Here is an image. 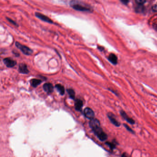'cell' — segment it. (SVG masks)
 <instances>
[{"mask_svg": "<svg viewBox=\"0 0 157 157\" xmlns=\"http://www.w3.org/2000/svg\"><path fill=\"white\" fill-rule=\"evenodd\" d=\"M70 5L75 10L84 12L91 13L93 10L90 7L80 2L72 1L70 3Z\"/></svg>", "mask_w": 157, "mask_h": 157, "instance_id": "1", "label": "cell"}, {"mask_svg": "<svg viewBox=\"0 0 157 157\" xmlns=\"http://www.w3.org/2000/svg\"><path fill=\"white\" fill-rule=\"evenodd\" d=\"M95 134L101 141H106L107 138V136L106 133H105L102 129L101 127V125H98L92 129Z\"/></svg>", "mask_w": 157, "mask_h": 157, "instance_id": "2", "label": "cell"}, {"mask_svg": "<svg viewBox=\"0 0 157 157\" xmlns=\"http://www.w3.org/2000/svg\"><path fill=\"white\" fill-rule=\"evenodd\" d=\"M15 45H16V47L19 48V49L25 55H29L33 53V50L32 49H31L26 46L21 44V43H20L18 42H16L15 43Z\"/></svg>", "mask_w": 157, "mask_h": 157, "instance_id": "3", "label": "cell"}, {"mask_svg": "<svg viewBox=\"0 0 157 157\" xmlns=\"http://www.w3.org/2000/svg\"><path fill=\"white\" fill-rule=\"evenodd\" d=\"M35 15L37 18L40 19L43 21L45 22L50 23V24H53V21L52 19H51L48 16H46L42 13H40L38 12H36Z\"/></svg>", "mask_w": 157, "mask_h": 157, "instance_id": "4", "label": "cell"}, {"mask_svg": "<svg viewBox=\"0 0 157 157\" xmlns=\"http://www.w3.org/2000/svg\"><path fill=\"white\" fill-rule=\"evenodd\" d=\"M84 115L86 117H87L88 119H91L94 118L95 117V112L93 110L90 108L86 107L84 110Z\"/></svg>", "mask_w": 157, "mask_h": 157, "instance_id": "5", "label": "cell"}, {"mask_svg": "<svg viewBox=\"0 0 157 157\" xmlns=\"http://www.w3.org/2000/svg\"><path fill=\"white\" fill-rule=\"evenodd\" d=\"M3 61L4 64L8 68L13 67L17 64V62L15 60H14L10 58H5L3 59Z\"/></svg>", "mask_w": 157, "mask_h": 157, "instance_id": "6", "label": "cell"}, {"mask_svg": "<svg viewBox=\"0 0 157 157\" xmlns=\"http://www.w3.org/2000/svg\"><path fill=\"white\" fill-rule=\"evenodd\" d=\"M107 117H108L110 121H111V122H112L113 125H114L115 126H117V127L120 126V122L117 121V119L116 118L115 116L113 113H112L111 112L108 113Z\"/></svg>", "mask_w": 157, "mask_h": 157, "instance_id": "7", "label": "cell"}, {"mask_svg": "<svg viewBox=\"0 0 157 157\" xmlns=\"http://www.w3.org/2000/svg\"><path fill=\"white\" fill-rule=\"evenodd\" d=\"M44 90L48 93H52L53 91V85L50 83H46L43 85Z\"/></svg>", "mask_w": 157, "mask_h": 157, "instance_id": "8", "label": "cell"}, {"mask_svg": "<svg viewBox=\"0 0 157 157\" xmlns=\"http://www.w3.org/2000/svg\"><path fill=\"white\" fill-rule=\"evenodd\" d=\"M120 114L122 116V117H123L125 120H126V121H127L129 123H131V124H135V121L133 120L132 118H130V117H129L124 111H122V110L120 111Z\"/></svg>", "mask_w": 157, "mask_h": 157, "instance_id": "9", "label": "cell"}, {"mask_svg": "<svg viewBox=\"0 0 157 157\" xmlns=\"http://www.w3.org/2000/svg\"><path fill=\"white\" fill-rule=\"evenodd\" d=\"M19 72L22 74H28L29 72V70L28 69L26 65L23 63L19 64Z\"/></svg>", "mask_w": 157, "mask_h": 157, "instance_id": "10", "label": "cell"}, {"mask_svg": "<svg viewBox=\"0 0 157 157\" xmlns=\"http://www.w3.org/2000/svg\"><path fill=\"white\" fill-rule=\"evenodd\" d=\"M83 106V102L82 100L80 99H77L75 102V107L77 111H81Z\"/></svg>", "mask_w": 157, "mask_h": 157, "instance_id": "11", "label": "cell"}, {"mask_svg": "<svg viewBox=\"0 0 157 157\" xmlns=\"http://www.w3.org/2000/svg\"><path fill=\"white\" fill-rule=\"evenodd\" d=\"M108 60L112 64L116 65L117 63V57L113 53H111L108 57Z\"/></svg>", "mask_w": 157, "mask_h": 157, "instance_id": "12", "label": "cell"}, {"mask_svg": "<svg viewBox=\"0 0 157 157\" xmlns=\"http://www.w3.org/2000/svg\"><path fill=\"white\" fill-rule=\"evenodd\" d=\"M42 82V81L41 80L37 79H32L30 81V84L34 88H36L38 85H40Z\"/></svg>", "mask_w": 157, "mask_h": 157, "instance_id": "13", "label": "cell"}, {"mask_svg": "<svg viewBox=\"0 0 157 157\" xmlns=\"http://www.w3.org/2000/svg\"><path fill=\"white\" fill-rule=\"evenodd\" d=\"M55 87L59 92V93H60L61 95H64L65 92V89L63 86H62L60 84H56Z\"/></svg>", "mask_w": 157, "mask_h": 157, "instance_id": "14", "label": "cell"}, {"mask_svg": "<svg viewBox=\"0 0 157 157\" xmlns=\"http://www.w3.org/2000/svg\"><path fill=\"white\" fill-rule=\"evenodd\" d=\"M67 91L70 97L72 99H74L75 97V92L74 90L71 88L67 89Z\"/></svg>", "mask_w": 157, "mask_h": 157, "instance_id": "15", "label": "cell"}, {"mask_svg": "<svg viewBox=\"0 0 157 157\" xmlns=\"http://www.w3.org/2000/svg\"><path fill=\"white\" fill-rule=\"evenodd\" d=\"M144 7L142 5H139L136 8V10L138 13H141L144 11Z\"/></svg>", "mask_w": 157, "mask_h": 157, "instance_id": "16", "label": "cell"}, {"mask_svg": "<svg viewBox=\"0 0 157 157\" xmlns=\"http://www.w3.org/2000/svg\"><path fill=\"white\" fill-rule=\"evenodd\" d=\"M106 144L108 146L112 149H113L115 148V144L114 143H110V142H107L106 143Z\"/></svg>", "mask_w": 157, "mask_h": 157, "instance_id": "17", "label": "cell"}, {"mask_svg": "<svg viewBox=\"0 0 157 157\" xmlns=\"http://www.w3.org/2000/svg\"><path fill=\"white\" fill-rule=\"evenodd\" d=\"M7 19L8 20V21L9 22H10L11 23H12V24H13V25H16V26H18V24H17L12 19H9V18H7Z\"/></svg>", "mask_w": 157, "mask_h": 157, "instance_id": "18", "label": "cell"}, {"mask_svg": "<svg viewBox=\"0 0 157 157\" xmlns=\"http://www.w3.org/2000/svg\"><path fill=\"white\" fill-rule=\"evenodd\" d=\"M136 2L139 5H142L146 2V0H136Z\"/></svg>", "mask_w": 157, "mask_h": 157, "instance_id": "19", "label": "cell"}, {"mask_svg": "<svg viewBox=\"0 0 157 157\" xmlns=\"http://www.w3.org/2000/svg\"><path fill=\"white\" fill-rule=\"evenodd\" d=\"M124 127H125V128L127 130V131H130V132H131V133H134V131L131 129L128 125H127V124H124Z\"/></svg>", "mask_w": 157, "mask_h": 157, "instance_id": "20", "label": "cell"}, {"mask_svg": "<svg viewBox=\"0 0 157 157\" xmlns=\"http://www.w3.org/2000/svg\"><path fill=\"white\" fill-rule=\"evenodd\" d=\"M152 10L155 12H157V5H155L152 7Z\"/></svg>", "mask_w": 157, "mask_h": 157, "instance_id": "21", "label": "cell"}, {"mask_svg": "<svg viewBox=\"0 0 157 157\" xmlns=\"http://www.w3.org/2000/svg\"><path fill=\"white\" fill-rule=\"evenodd\" d=\"M122 3L124 4H127L129 3V0H120Z\"/></svg>", "mask_w": 157, "mask_h": 157, "instance_id": "22", "label": "cell"}]
</instances>
